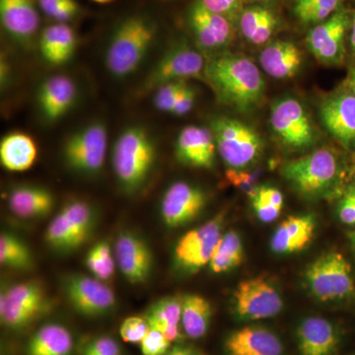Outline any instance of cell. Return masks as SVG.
Segmentation results:
<instances>
[{"label":"cell","instance_id":"f546056e","mask_svg":"<svg viewBox=\"0 0 355 355\" xmlns=\"http://www.w3.org/2000/svg\"><path fill=\"white\" fill-rule=\"evenodd\" d=\"M73 349V338L65 327L48 324L40 328L26 349L27 355H70Z\"/></svg>","mask_w":355,"mask_h":355},{"label":"cell","instance_id":"d6986e66","mask_svg":"<svg viewBox=\"0 0 355 355\" xmlns=\"http://www.w3.org/2000/svg\"><path fill=\"white\" fill-rule=\"evenodd\" d=\"M175 149L178 160L184 165L203 169L214 167L217 148L214 133L209 128L196 125L183 128Z\"/></svg>","mask_w":355,"mask_h":355},{"label":"cell","instance_id":"bcb514c9","mask_svg":"<svg viewBox=\"0 0 355 355\" xmlns=\"http://www.w3.org/2000/svg\"><path fill=\"white\" fill-rule=\"evenodd\" d=\"M338 217L347 225H355V186L349 187L338 207Z\"/></svg>","mask_w":355,"mask_h":355},{"label":"cell","instance_id":"6f0895ef","mask_svg":"<svg viewBox=\"0 0 355 355\" xmlns=\"http://www.w3.org/2000/svg\"><path fill=\"white\" fill-rule=\"evenodd\" d=\"M296 1H298V0H296Z\"/></svg>","mask_w":355,"mask_h":355},{"label":"cell","instance_id":"8992f818","mask_svg":"<svg viewBox=\"0 0 355 355\" xmlns=\"http://www.w3.org/2000/svg\"><path fill=\"white\" fill-rule=\"evenodd\" d=\"M306 286L322 302L349 297L354 292L352 268L338 252H329L313 261L305 272Z\"/></svg>","mask_w":355,"mask_h":355},{"label":"cell","instance_id":"7dc6e473","mask_svg":"<svg viewBox=\"0 0 355 355\" xmlns=\"http://www.w3.org/2000/svg\"><path fill=\"white\" fill-rule=\"evenodd\" d=\"M196 96H197V93H196L195 89L188 84L180 95L179 99L173 107L170 114L177 116H183L184 114L190 113L195 105Z\"/></svg>","mask_w":355,"mask_h":355},{"label":"cell","instance_id":"3957f363","mask_svg":"<svg viewBox=\"0 0 355 355\" xmlns=\"http://www.w3.org/2000/svg\"><path fill=\"white\" fill-rule=\"evenodd\" d=\"M155 24L144 16H130L116 26L105 53V64L116 78L132 76L146 60L156 37Z\"/></svg>","mask_w":355,"mask_h":355},{"label":"cell","instance_id":"816d5d0a","mask_svg":"<svg viewBox=\"0 0 355 355\" xmlns=\"http://www.w3.org/2000/svg\"><path fill=\"white\" fill-rule=\"evenodd\" d=\"M347 84H349V87L350 91H352V94L355 96V67L350 70Z\"/></svg>","mask_w":355,"mask_h":355},{"label":"cell","instance_id":"8d00e7d4","mask_svg":"<svg viewBox=\"0 0 355 355\" xmlns=\"http://www.w3.org/2000/svg\"><path fill=\"white\" fill-rule=\"evenodd\" d=\"M86 266L98 279L107 280L113 277L116 259L108 242H98L89 250Z\"/></svg>","mask_w":355,"mask_h":355},{"label":"cell","instance_id":"74e56055","mask_svg":"<svg viewBox=\"0 0 355 355\" xmlns=\"http://www.w3.org/2000/svg\"><path fill=\"white\" fill-rule=\"evenodd\" d=\"M44 239L51 249L58 252H70L76 250L74 243L73 233L67 217L62 211L53 220L46 228Z\"/></svg>","mask_w":355,"mask_h":355},{"label":"cell","instance_id":"d6a6232c","mask_svg":"<svg viewBox=\"0 0 355 355\" xmlns=\"http://www.w3.org/2000/svg\"><path fill=\"white\" fill-rule=\"evenodd\" d=\"M243 259L244 248L241 237L235 231H229L221 236L216 245L209 268L214 273L228 272L241 265Z\"/></svg>","mask_w":355,"mask_h":355},{"label":"cell","instance_id":"44dd1931","mask_svg":"<svg viewBox=\"0 0 355 355\" xmlns=\"http://www.w3.org/2000/svg\"><path fill=\"white\" fill-rule=\"evenodd\" d=\"M296 335L300 355H335L340 345L335 324L321 317L306 318Z\"/></svg>","mask_w":355,"mask_h":355},{"label":"cell","instance_id":"4316f807","mask_svg":"<svg viewBox=\"0 0 355 355\" xmlns=\"http://www.w3.org/2000/svg\"><path fill=\"white\" fill-rule=\"evenodd\" d=\"M9 209L22 218L48 216L55 207V197L42 187L25 186L14 189L8 198Z\"/></svg>","mask_w":355,"mask_h":355},{"label":"cell","instance_id":"1f68e13d","mask_svg":"<svg viewBox=\"0 0 355 355\" xmlns=\"http://www.w3.org/2000/svg\"><path fill=\"white\" fill-rule=\"evenodd\" d=\"M183 330L189 338L197 340L207 335L212 318L211 304L207 298L197 294H189L182 298Z\"/></svg>","mask_w":355,"mask_h":355},{"label":"cell","instance_id":"83f0119b","mask_svg":"<svg viewBox=\"0 0 355 355\" xmlns=\"http://www.w3.org/2000/svg\"><path fill=\"white\" fill-rule=\"evenodd\" d=\"M38 149L31 137L23 132H11L0 142V161L6 170L23 172L34 165Z\"/></svg>","mask_w":355,"mask_h":355},{"label":"cell","instance_id":"30bf717a","mask_svg":"<svg viewBox=\"0 0 355 355\" xmlns=\"http://www.w3.org/2000/svg\"><path fill=\"white\" fill-rule=\"evenodd\" d=\"M223 226V214L210 219L200 227L189 231L178 241L174 250V263L183 272L193 273L209 265L218 244Z\"/></svg>","mask_w":355,"mask_h":355},{"label":"cell","instance_id":"f907efd6","mask_svg":"<svg viewBox=\"0 0 355 355\" xmlns=\"http://www.w3.org/2000/svg\"><path fill=\"white\" fill-rule=\"evenodd\" d=\"M176 355H203L202 352L191 347H182L176 345Z\"/></svg>","mask_w":355,"mask_h":355},{"label":"cell","instance_id":"836d02e7","mask_svg":"<svg viewBox=\"0 0 355 355\" xmlns=\"http://www.w3.org/2000/svg\"><path fill=\"white\" fill-rule=\"evenodd\" d=\"M31 250L15 235L2 233L0 236V263L14 270H28L33 266Z\"/></svg>","mask_w":355,"mask_h":355},{"label":"cell","instance_id":"8fae6325","mask_svg":"<svg viewBox=\"0 0 355 355\" xmlns=\"http://www.w3.org/2000/svg\"><path fill=\"white\" fill-rule=\"evenodd\" d=\"M270 125L280 141L291 148H306L316 140L307 112L294 98H282L272 105Z\"/></svg>","mask_w":355,"mask_h":355},{"label":"cell","instance_id":"d4e9b609","mask_svg":"<svg viewBox=\"0 0 355 355\" xmlns=\"http://www.w3.org/2000/svg\"><path fill=\"white\" fill-rule=\"evenodd\" d=\"M260 64L263 71L273 78H291L300 69L302 53L291 42L277 41L261 51Z\"/></svg>","mask_w":355,"mask_h":355},{"label":"cell","instance_id":"603a6c76","mask_svg":"<svg viewBox=\"0 0 355 355\" xmlns=\"http://www.w3.org/2000/svg\"><path fill=\"white\" fill-rule=\"evenodd\" d=\"M76 98L77 87L69 77H49L39 88V109L44 118L53 123L69 113Z\"/></svg>","mask_w":355,"mask_h":355},{"label":"cell","instance_id":"6da1fadb","mask_svg":"<svg viewBox=\"0 0 355 355\" xmlns=\"http://www.w3.org/2000/svg\"><path fill=\"white\" fill-rule=\"evenodd\" d=\"M205 76L218 99L241 113H249L263 101L266 83L249 58L234 53L214 57L205 64Z\"/></svg>","mask_w":355,"mask_h":355},{"label":"cell","instance_id":"b9f144b4","mask_svg":"<svg viewBox=\"0 0 355 355\" xmlns=\"http://www.w3.org/2000/svg\"><path fill=\"white\" fill-rule=\"evenodd\" d=\"M149 327L144 317L132 316L123 320L121 324L120 335L123 342L139 343L146 338Z\"/></svg>","mask_w":355,"mask_h":355},{"label":"cell","instance_id":"60d3db41","mask_svg":"<svg viewBox=\"0 0 355 355\" xmlns=\"http://www.w3.org/2000/svg\"><path fill=\"white\" fill-rule=\"evenodd\" d=\"M261 175V170H257L254 172H245L243 170L231 169L229 168L226 172L229 183L233 184L235 188L239 189L246 193L250 198H253L258 193V180Z\"/></svg>","mask_w":355,"mask_h":355},{"label":"cell","instance_id":"277c9868","mask_svg":"<svg viewBox=\"0 0 355 355\" xmlns=\"http://www.w3.org/2000/svg\"><path fill=\"white\" fill-rule=\"evenodd\" d=\"M219 155L231 169L253 164L263 151V140L253 128L242 121L217 116L210 123Z\"/></svg>","mask_w":355,"mask_h":355},{"label":"cell","instance_id":"e575fe53","mask_svg":"<svg viewBox=\"0 0 355 355\" xmlns=\"http://www.w3.org/2000/svg\"><path fill=\"white\" fill-rule=\"evenodd\" d=\"M73 233L76 248H79L87 240L94 225V214L87 203L76 200L65 205L62 209Z\"/></svg>","mask_w":355,"mask_h":355},{"label":"cell","instance_id":"2e32d148","mask_svg":"<svg viewBox=\"0 0 355 355\" xmlns=\"http://www.w3.org/2000/svg\"><path fill=\"white\" fill-rule=\"evenodd\" d=\"M349 23L347 12L338 10L308 34V48L322 64H336L342 62L345 53L343 40Z\"/></svg>","mask_w":355,"mask_h":355},{"label":"cell","instance_id":"c3c4849f","mask_svg":"<svg viewBox=\"0 0 355 355\" xmlns=\"http://www.w3.org/2000/svg\"><path fill=\"white\" fill-rule=\"evenodd\" d=\"M260 200L266 205H273V207H284V198L282 191L279 189L273 188V187L260 186L258 193L252 200Z\"/></svg>","mask_w":355,"mask_h":355},{"label":"cell","instance_id":"ac0fdd59","mask_svg":"<svg viewBox=\"0 0 355 355\" xmlns=\"http://www.w3.org/2000/svg\"><path fill=\"white\" fill-rule=\"evenodd\" d=\"M320 118L326 130L343 146L354 144L355 96L352 91H343L324 100Z\"/></svg>","mask_w":355,"mask_h":355},{"label":"cell","instance_id":"7bdbcfd3","mask_svg":"<svg viewBox=\"0 0 355 355\" xmlns=\"http://www.w3.org/2000/svg\"><path fill=\"white\" fill-rule=\"evenodd\" d=\"M170 345L171 343L163 334L150 328L146 338L140 343V349L144 355H165L169 352Z\"/></svg>","mask_w":355,"mask_h":355},{"label":"cell","instance_id":"681fc988","mask_svg":"<svg viewBox=\"0 0 355 355\" xmlns=\"http://www.w3.org/2000/svg\"><path fill=\"white\" fill-rule=\"evenodd\" d=\"M253 203V209L256 212L257 216L261 222L265 223H270L275 221V219L279 218L280 212H282V207H273V205H266L265 202H261L260 200H252Z\"/></svg>","mask_w":355,"mask_h":355},{"label":"cell","instance_id":"9c48e42d","mask_svg":"<svg viewBox=\"0 0 355 355\" xmlns=\"http://www.w3.org/2000/svg\"><path fill=\"white\" fill-rule=\"evenodd\" d=\"M233 297L236 316L242 321L270 319L284 309V299L279 289L265 277L242 280Z\"/></svg>","mask_w":355,"mask_h":355},{"label":"cell","instance_id":"db71d44e","mask_svg":"<svg viewBox=\"0 0 355 355\" xmlns=\"http://www.w3.org/2000/svg\"><path fill=\"white\" fill-rule=\"evenodd\" d=\"M93 1L97 2V3H109V2L114 1V0H93Z\"/></svg>","mask_w":355,"mask_h":355},{"label":"cell","instance_id":"7c38bea8","mask_svg":"<svg viewBox=\"0 0 355 355\" xmlns=\"http://www.w3.org/2000/svg\"><path fill=\"white\" fill-rule=\"evenodd\" d=\"M202 53L186 44H179L166 51L144 81V90L158 89L164 84L198 77L205 73Z\"/></svg>","mask_w":355,"mask_h":355},{"label":"cell","instance_id":"52a82bcc","mask_svg":"<svg viewBox=\"0 0 355 355\" xmlns=\"http://www.w3.org/2000/svg\"><path fill=\"white\" fill-rule=\"evenodd\" d=\"M108 148V132L101 123H92L64 142L62 148L65 164L72 171L92 175L101 171Z\"/></svg>","mask_w":355,"mask_h":355},{"label":"cell","instance_id":"9f6ffc18","mask_svg":"<svg viewBox=\"0 0 355 355\" xmlns=\"http://www.w3.org/2000/svg\"><path fill=\"white\" fill-rule=\"evenodd\" d=\"M254 1H268V0H254Z\"/></svg>","mask_w":355,"mask_h":355},{"label":"cell","instance_id":"ffe728a7","mask_svg":"<svg viewBox=\"0 0 355 355\" xmlns=\"http://www.w3.org/2000/svg\"><path fill=\"white\" fill-rule=\"evenodd\" d=\"M36 0H0V19L7 34L27 44L38 32L40 15Z\"/></svg>","mask_w":355,"mask_h":355},{"label":"cell","instance_id":"11a10c76","mask_svg":"<svg viewBox=\"0 0 355 355\" xmlns=\"http://www.w3.org/2000/svg\"><path fill=\"white\" fill-rule=\"evenodd\" d=\"M352 243H354V249H355V233H354V234L352 235Z\"/></svg>","mask_w":355,"mask_h":355},{"label":"cell","instance_id":"f6af8a7d","mask_svg":"<svg viewBox=\"0 0 355 355\" xmlns=\"http://www.w3.org/2000/svg\"><path fill=\"white\" fill-rule=\"evenodd\" d=\"M200 2L209 10L225 16L229 20L241 10L242 0H200Z\"/></svg>","mask_w":355,"mask_h":355},{"label":"cell","instance_id":"d590c367","mask_svg":"<svg viewBox=\"0 0 355 355\" xmlns=\"http://www.w3.org/2000/svg\"><path fill=\"white\" fill-rule=\"evenodd\" d=\"M340 4V0H298L294 13L304 24L322 23L338 11Z\"/></svg>","mask_w":355,"mask_h":355},{"label":"cell","instance_id":"9a60e30c","mask_svg":"<svg viewBox=\"0 0 355 355\" xmlns=\"http://www.w3.org/2000/svg\"><path fill=\"white\" fill-rule=\"evenodd\" d=\"M114 259L130 284H144L153 273V254L150 247L141 237L130 231H123L116 238Z\"/></svg>","mask_w":355,"mask_h":355},{"label":"cell","instance_id":"f5cc1de1","mask_svg":"<svg viewBox=\"0 0 355 355\" xmlns=\"http://www.w3.org/2000/svg\"><path fill=\"white\" fill-rule=\"evenodd\" d=\"M350 42H352V46L355 53V19L354 21V26H352V39H350Z\"/></svg>","mask_w":355,"mask_h":355},{"label":"cell","instance_id":"7a4b0ae2","mask_svg":"<svg viewBox=\"0 0 355 355\" xmlns=\"http://www.w3.org/2000/svg\"><path fill=\"white\" fill-rule=\"evenodd\" d=\"M157 148L150 133L135 125L119 135L113 149V168L121 188L128 195L139 193L153 172Z\"/></svg>","mask_w":355,"mask_h":355},{"label":"cell","instance_id":"ab89813d","mask_svg":"<svg viewBox=\"0 0 355 355\" xmlns=\"http://www.w3.org/2000/svg\"><path fill=\"white\" fill-rule=\"evenodd\" d=\"M187 85L188 83L186 81H175L156 89L157 91L154 97V105L156 108L159 111L170 113Z\"/></svg>","mask_w":355,"mask_h":355},{"label":"cell","instance_id":"ba28073f","mask_svg":"<svg viewBox=\"0 0 355 355\" xmlns=\"http://www.w3.org/2000/svg\"><path fill=\"white\" fill-rule=\"evenodd\" d=\"M46 308V293L41 284L20 282L2 291L0 320L9 330L21 331L30 326Z\"/></svg>","mask_w":355,"mask_h":355},{"label":"cell","instance_id":"7402d4cb","mask_svg":"<svg viewBox=\"0 0 355 355\" xmlns=\"http://www.w3.org/2000/svg\"><path fill=\"white\" fill-rule=\"evenodd\" d=\"M225 349L228 355H282L284 345L268 329L247 326L228 336Z\"/></svg>","mask_w":355,"mask_h":355},{"label":"cell","instance_id":"ee69618b","mask_svg":"<svg viewBox=\"0 0 355 355\" xmlns=\"http://www.w3.org/2000/svg\"><path fill=\"white\" fill-rule=\"evenodd\" d=\"M83 355H121L120 345L110 336H100L89 343Z\"/></svg>","mask_w":355,"mask_h":355},{"label":"cell","instance_id":"cb8c5ba5","mask_svg":"<svg viewBox=\"0 0 355 355\" xmlns=\"http://www.w3.org/2000/svg\"><path fill=\"white\" fill-rule=\"evenodd\" d=\"M316 229L314 216H292L277 228L270 240V248L275 254L298 253L312 241Z\"/></svg>","mask_w":355,"mask_h":355},{"label":"cell","instance_id":"5b68a950","mask_svg":"<svg viewBox=\"0 0 355 355\" xmlns=\"http://www.w3.org/2000/svg\"><path fill=\"white\" fill-rule=\"evenodd\" d=\"M340 168L335 154L323 148L304 157L288 161L282 167V175L304 197H319L333 188Z\"/></svg>","mask_w":355,"mask_h":355},{"label":"cell","instance_id":"f35d334b","mask_svg":"<svg viewBox=\"0 0 355 355\" xmlns=\"http://www.w3.org/2000/svg\"><path fill=\"white\" fill-rule=\"evenodd\" d=\"M40 9L44 15L58 23H65L73 19L79 12L76 0H37Z\"/></svg>","mask_w":355,"mask_h":355},{"label":"cell","instance_id":"5bb4252c","mask_svg":"<svg viewBox=\"0 0 355 355\" xmlns=\"http://www.w3.org/2000/svg\"><path fill=\"white\" fill-rule=\"evenodd\" d=\"M207 205V195L193 184L177 182L167 189L161 202V214L166 226L178 228L197 218Z\"/></svg>","mask_w":355,"mask_h":355},{"label":"cell","instance_id":"4dcf8cb0","mask_svg":"<svg viewBox=\"0 0 355 355\" xmlns=\"http://www.w3.org/2000/svg\"><path fill=\"white\" fill-rule=\"evenodd\" d=\"M239 23L243 36L254 44H266L279 27L277 15L263 6H252L243 10Z\"/></svg>","mask_w":355,"mask_h":355},{"label":"cell","instance_id":"484cf974","mask_svg":"<svg viewBox=\"0 0 355 355\" xmlns=\"http://www.w3.org/2000/svg\"><path fill=\"white\" fill-rule=\"evenodd\" d=\"M77 38L67 23L48 26L40 38V51L48 64L62 65L69 62L76 51Z\"/></svg>","mask_w":355,"mask_h":355},{"label":"cell","instance_id":"e0dca14e","mask_svg":"<svg viewBox=\"0 0 355 355\" xmlns=\"http://www.w3.org/2000/svg\"><path fill=\"white\" fill-rule=\"evenodd\" d=\"M189 23L198 44L205 50H219L232 40V26L225 16L209 10L197 0L189 11Z\"/></svg>","mask_w":355,"mask_h":355},{"label":"cell","instance_id":"4fadbf2b","mask_svg":"<svg viewBox=\"0 0 355 355\" xmlns=\"http://www.w3.org/2000/svg\"><path fill=\"white\" fill-rule=\"evenodd\" d=\"M62 289L69 304L83 316H102L116 304L114 291L97 277L67 275L62 282Z\"/></svg>","mask_w":355,"mask_h":355},{"label":"cell","instance_id":"f1b7e54d","mask_svg":"<svg viewBox=\"0 0 355 355\" xmlns=\"http://www.w3.org/2000/svg\"><path fill=\"white\" fill-rule=\"evenodd\" d=\"M182 298L168 296L159 299L147 310L146 318L149 327L164 335L170 343L181 336L179 326L182 321Z\"/></svg>","mask_w":355,"mask_h":355}]
</instances>
